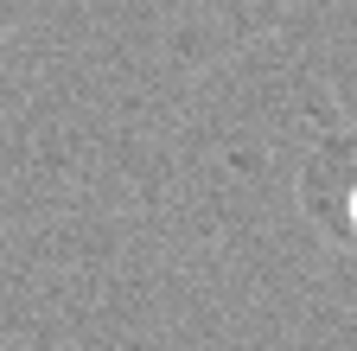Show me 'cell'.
Returning <instances> with one entry per match:
<instances>
[{
    "label": "cell",
    "mask_w": 357,
    "mask_h": 351,
    "mask_svg": "<svg viewBox=\"0 0 357 351\" xmlns=\"http://www.w3.org/2000/svg\"><path fill=\"white\" fill-rule=\"evenodd\" d=\"M344 224H351V237H357V186H351V198H344Z\"/></svg>",
    "instance_id": "cell-1"
}]
</instances>
